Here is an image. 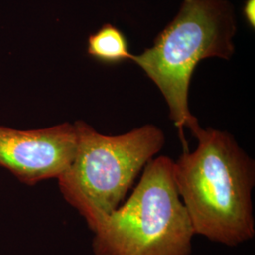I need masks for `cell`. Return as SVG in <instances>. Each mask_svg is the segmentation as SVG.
<instances>
[{
  "mask_svg": "<svg viewBox=\"0 0 255 255\" xmlns=\"http://www.w3.org/2000/svg\"><path fill=\"white\" fill-rule=\"evenodd\" d=\"M197 146L174 161L175 185L195 235L236 247L255 236V162L228 131L201 125Z\"/></svg>",
  "mask_w": 255,
  "mask_h": 255,
  "instance_id": "cell-1",
  "label": "cell"
},
{
  "mask_svg": "<svg viewBox=\"0 0 255 255\" xmlns=\"http://www.w3.org/2000/svg\"><path fill=\"white\" fill-rule=\"evenodd\" d=\"M77 142L75 123L27 130L0 126V166L29 185L58 180L72 163Z\"/></svg>",
  "mask_w": 255,
  "mask_h": 255,
  "instance_id": "cell-5",
  "label": "cell"
},
{
  "mask_svg": "<svg viewBox=\"0 0 255 255\" xmlns=\"http://www.w3.org/2000/svg\"><path fill=\"white\" fill-rule=\"evenodd\" d=\"M237 30L228 0H182L178 14L156 37L153 46L132 55L130 61L162 93L184 150L188 149L183 128L193 132L200 126L188 104L194 71L207 58L230 60L235 53L233 39Z\"/></svg>",
  "mask_w": 255,
  "mask_h": 255,
  "instance_id": "cell-2",
  "label": "cell"
},
{
  "mask_svg": "<svg viewBox=\"0 0 255 255\" xmlns=\"http://www.w3.org/2000/svg\"><path fill=\"white\" fill-rule=\"evenodd\" d=\"M243 14L249 27H255V0H246L243 6Z\"/></svg>",
  "mask_w": 255,
  "mask_h": 255,
  "instance_id": "cell-7",
  "label": "cell"
},
{
  "mask_svg": "<svg viewBox=\"0 0 255 255\" xmlns=\"http://www.w3.org/2000/svg\"><path fill=\"white\" fill-rule=\"evenodd\" d=\"M87 53L103 64H116L130 61L127 38L119 27L105 24L88 38Z\"/></svg>",
  "mask_w": 255,
  "mask_h": 255,
  "instance_id": "cell-6",
  "label": "cell"
},
{
  "mask_svg": "<svg viewBox=\"0 0 255 255\" xmlns=\"http://www.w3.org/2000/svg\"><path fill=\"white\" fill-rule=\"evenodd\" d=\"M174 161L151 159L130 197L93 231L95 255H191L195 232L177 191Z\"/></svg>",
  "mask_w": 255,
  "mask_h": 255,
  "instance_id": "cell-4",
  "label": "cell"
},
{
  "mask_svg": "<svg viewBox=\"0 0 255 255\" xmlns=\"http://www.w3.org/2000/svg\"><path fill=\"white\" fill-rule=\"evenodd\" d=\"M75 126L76 153L58 182L64 200L93 232L121 205L137 176L164 147L165 136L152 124L119 135H105L84 121Z\"/></svg>",
  "mask_w": 255,
  "mask_h": 255,
  "instance_id": "cell-3",
  "label": "cell"
}]
</instances>
